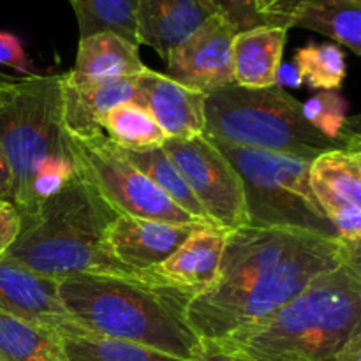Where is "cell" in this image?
<instances>
[{"label":"cell","instance_id":"obj_29","mask_svg":"<svg viewBox=\"0 0 361 361\" xmlns=\"http://www.w3.org/2000/svg\"><path fill=\"white\" fill-rule=\"evenodd\" d=\"M0 66L16 69L23 76H34V66L28 60L27 51L20 37L6 30H0Z\"/></svg>","mask_w":361,"mask_h":361},{"label":"cell","instance_id":"obj_13","mask_svg":"<svg viewBox=\"0 0 361 361\" xmlns=\"http://www.w3.org/2000/svg\"><path fill=\"white\" fill-rule=\"evenodd\" d=\"M201 226L118 215L106 231V247L126 267L155 271Z\"/></svg>","mask_w":361,"mask_h":361},{"label":"cell","instance_id":"obj_2","mask_svg":"<svg viewBox=\"0 0 361 361\" xmlns=\"http://www.w3.org/2000/svg\"><path fill=\"white\" fill-rule=\"evenodd\" d=\"M118 217L85 176L74 171L66 185L21 221V231L2 261L48 279L113 275L148 284H169L155 271L126 267L106 247V231ZM175 286V284H173Z\"/></svg>","mask_w":361,"mask_h":361},{"label":"cell","instance_id":"obj_25","mask_svg":"<svg viewBox=\"0 0 361 361\" xmlns=\"http://www.w3.org/2000/svg\"><path fill=\"white\" fill-rule=\"evenodd\" d=\"M126 157L140 169L141 173L148 176L155 183L159 190L166 194L176 207L185 210L187 214L192 215L197 221L210 224V221L204 215L203 208L200 207L197 200L194 197L192 190L185 183L183 176L180 175L178 169L171 162V159L166 155V152L161 148H152V150L141 152H127L123 150ZM212 226V224H210Z\"/></svg>","mask_w":361,"mask_h":361},{"label":"cell","instance_id":"obj_12","mask_svg":"<svg viewBox=\"0 0 361 361\" xmlns=\"http://www.w3.org/2000/svg\"><path fill=\"white\" fill-rule=\"evenodd\" d=\"M0 312L37 324L60 337L90 335L62 305L55 279L0 259Z\"/></svg>","mask_w":361,"mask_h":361},{"label":"cell","instance_id":"obj_20","mask_svg":"<svg viewBox=\"0 0 361 361\" xmlns=\"http://www.w3.org/2000/svg\"><path fill=\"white\" fill-rule=\"evenodd\" d=\"M288 27L314 30L361 55V0H298Z\"/></svg>","mask_w":361,"mask_h":361},{"label":"cell","instance_id":"obj_32","mask_svg":"<svg viewBox=\"0 0 361 361\" xmlns=\"http://www.w3.org/2000/svg\"><path fill=\"white\" fill-rule=\"evenodd\" d=\"M298 0H257V6L267 16L277 21L279 25L288 27V14ZM289 28V27H288Z\"/></svg>","mask_w":361,"mask_h":361},{"label":"cell","instance_id":"obj_26","mask_svg":"<svg viewBox=\"0 0 361 361\" xmlns=\"http://www.w3.org/2000/svg\"><path fill=\"white\" fill-rule=\"evenodd\" d=\"M62 348L67 361H187L147 345L97 335L62 337Z\"/></svg>","mask_w":361,"mask_h":361},{"label":"cell","instance_id":"obj_19","mask_svg":"<svg viewBox=\"0 0 361 361\" xmlns=\"http://www.w3.org/2000/svg\"><path fill=\"white\" fill-rule=\"evenodd\" d=\"M147 69L140 56V46L113 32H101L80 39L71 74L83 80H115L137 78Z\"/></svg>","mask_w":361,"mask_h":361},{"label":"cell","instance_id":"obj_16","mask_svg":"<svg viewBox=\"0 0 361 361\" xmlns=\"http://www.w3.org/2000/svg\"><path fill=\"white\" fill-rule=\"evenodd\" d=\"M137 78L83 80L71 73L62 78L63 127L73 136L102 133L101 120L109 109L134 101Z\"/></svg>","mask_w":361,"mask_h":361},{"label":"cell","instance_id":"obj_6","mask_svg":"<svg viewBox=\"0 0 361 361\" xmlns=\"http://www.w3.org/2000/svg\"><path fill=\"white\" fill-rule=\"evenodd\" d=\"M62 78L0 73V143L13 173V204L23 212L37 173L71 159L62 118Z\"/></svg>","mask_w":361,"mask_h":361},{"label":"cell","instance_id":"obj_22","mask_svg":"<svg viewBox=\"0 0 361 361\" xmlns=\"http://www.w3.org/2000/svg\"><path fill=\"white\" fill-rule=\"evenodd\" d=\"M101 129L113 145L127 152L161 148L168 140L150 111L134 101L109 109L102 116Z\"/></svg>","mask_w":361,"mask_h":361},{"label":"cell","instance_id":"obj_30","mask_svg":"<svg viewBox=\"0 0 361 361\" xmlns=\"http://www.w3.org/2000/svg\"><path fill=\"white\" fill-rule=\"evenodd\" d=\"M21 231V215L13 203L0 201V259L16 242Z\"/></svg>","mask_w":361,"mask_h":361},{"label":"cell","instance_id":"obj_34","mask_svg":"<svg viewBox=\"0 0 361 361\" xmlns=\"http://www.w3.org/2000/svg\"><path fill=\"white\" fill-rule=\"evenodd\" d=\"M275 85L277 87L284 88V85H289V87H302V78H300L298 69H296L295 63H284V66L279 67L277 78H275Z\"/></svg>","mask_w":361,"mask_h":361},{"label":"cell","instance_id":"obj_18","mask_svg":"<svg viewBox=\"0 0 361 361\" xmlns=\"http://www.w3.org/2000/svg\"><path fill=\"white\" fill-rule=\"evenodd\" d=\"M288 27L267 25L238 32L233 39V81L243 88L274 87L282 66Z\"/></svg>","mask_w":361,"mask_h":361},{"label":"cell","instance_id":"obj_8","mask_svg":"<svg viewBox=\"0 0 361 361\" xmlns=\"http://www.w3.org/2000/svg\"><path fill=\"white\" fill-rule=\"evenodd\" d=\"M66 143L76 171L101 192L118 215L173 224L210 226L176 207L104 133L73 136L66 130Z\"/></svg>","mask_w":361,"mask_h":361},{"label":"cell","instance_id":"obj_4","mask_svg":"<svg viewBox=\"0 0 361 361\" xmlns=\"http://www.w3.org/2000/svg\"><path fill=\"white\" fill-rule=\"evenodd\" d=\"M360 328L361 257H353L263 323L217 344L245 361H338Z\"/></svg>","mask_w":361,"mask_h":361},{"label":"cell","instance_id":"obj_33","mask_svg":"<svg viewBox=\"0 0 361 361\" xmlns=\"http://www.w3.org/2000/svg\"><path fill=\"white\" fill-rule=\"evenodd\" d=\"M0 201L13 203V173H11V166L2 143H0Z\"/></svg>","mask_w":361,"mask_h":361},{"label":"cell","instance_id":"obj_21","mask_svg":"<svg viewBox=\"0 0 361 361\" xmlns=\"http://www.w3.org/2000/svg\"><path fill=\"white\" fill-rule=\"evenodd\" d=\"M0 361H67L62 337L0 312Z\"/></svg>","mask_w":361,"mask_h":361},{"label":"cell","instance_id":"obj_14","mask_svg":"<svg viewBox=\"0 0 361 361\" xmlns=\"http://www.w3.org/2000/svg\"><path fill=\"white\" fill-rule=\"evenodd\" d=\"M207 94L178 83L168 74L147 69L137 76L134 102L150 111L168 140H190L207 133Z\"/></svg>","mask_w":361,"mask_h":361},{"label":"cell","instance_id":"obj_23","mask_svg":"<svg viewBox=\"0 0 361 361\" xmlns=\"http://www.w3.org/2000/svg\"><path fill=\"white\" fill-rule=\"evenodd\" d=\"M69 2L76 14L80 39L101 32H113L137 44V0H69Z\"/></svg>","mask_w":361,"mask_h":361},{"label":"cell","instance_id":"obj_35","mask_svg":"<svg viewBox=\"0 0 361 361\" xmlns=\"http://www.w3.org/2000/svg\"><path fill=\"white\" fill-rule=\"evenodd\" d=\"M338 361H361V328L349 338V342L338 356Z\"/></svg>","mask_w":361,"mask_h":361},{"label":"cell","instance_id":"obj_3","mask_svg":"<svg viewBox=\"0 0 361 361\" xmlns=\"http://www.w3.org/2000/svg\"><path fill=\"white\" fill-rule=\"evenodd\" d=\"M56 293L67 312L90 335L196 361L201 338L187 319L196 296L190 289L113 275H73L56 281Z\"/></svg>","mask_w":361,"mask_h":361},{"label":"cell","instance_id":"obj_27","mask_svg":"<svg viewBox=\"0 0 361 361\" xmlns=\"http://www.w3.org/2000/svg\"><path fill=\"white\" fill-rule=\"evenodd\" d=\"M295 66L302 83L314 90H338L348 74L344 51L335 42L303 46L296 51Z\"/></svg>","mask_w":361,"mask_h":361},{"label":"cell","instance_id":"obj_10","mask_svg":"<svg viewBox=\"0 0 361 361\" xmlns=\"http://www.w3.org/2000/svg\"><path fill=\"white\" fill-rule=\"evenodd\" d=\"M317 203L342 243L361 250V152L331 150L310 162Z\"/></svg>","mask_w":361,"mask_h":361},{"label":"cell","instance_id":"obj_7","mask_svg":"<svg viewBox=\"0 0 361 361\" xmlns=\"http://www.w3.org/2000/svg\"><path fill=\"white\" fill-rule=\"evenodd\" d=\"M212 141L242 180L249 226L305 229L338 238L310 187V161L214 137Z\"/></svg>","mask_w":361,"mask_h":361},{"label":"cell","instance_id":"obj_5","mask_svg":"<svg viewBox=\"0 0 361 361\" xmlns=\"http://www.w3.org/2000/svg\"><path fill=\"white\" fill-rule=\"evenodd\" d=\"M302 104L277 85L267 88L228 85L207 94L204 134L224 143L310 162L326 152L351 150L314 129L303 116Z\"/></svg>","mask_w":361,"mask_h":361},{"label":"cell","instance_id":"obj_1","mask_svg":"<svg viewBox=\"0 0 361 361\" xmlns=\"http://www.w3.org/2000/svg\"><path fill=\"white\" fill-rule=\"evenodd\" d=\"M361 250L305 229L243 226L228 233L217 277L189 303L187 319L201 341L222 342L257 326L317 277Z\"/></svg>","mask_w":361,"mask_h":361},{"label":"cell","instance_id":"obj_9","mask_svg":"<svg viewBox=\"0 0 361 361\" xmlns=\"http://www.w3.org/2000/svg\"><path fill=\"white\" fill-rule=\"evenodd\" d=\"M212 226L231 233L249 224L242 180L210 136L166 140L162 145Z\"/></svg>","mask_w":361,"mask_h":361},{"label":"cell","instance_id":"obj_15","mask_svg":"<svg viewBox=\"0 0 361 361\" xmlns=\"http://www.w3.org/2000/svg\"><path fill=\"white\" fill-rule=\"evenodd\" d=\"M215 14L210 0H137V44L150 46L166 60L171 49Z\"/></svg>","mask_w":361,"mask_h":361},{"label":"cell","instance_id":"obj_28","mask_svg":"<svg viewBox=\"0 0 361 361\" xmlns=\"http://www.w3.org/2000/svg\"><path fill=\"white\" fill-rule=\"evenodd\" d=\"M210 4L236 32L279 25L259 9L257 0H210Z\"/></svg>","mask_w":361,"mask_h":361},{"label":"cell","instance_id":"obj_24","mask_svg":"<svg viewBox=\"0 0 361 361\" xmlns=\"http://www.w3.org/2000/svg\"><path fill=\"white\" fill-rule=\"evenodd\" d=\"M348 101L338 90H319L302 104L307 122L326 137L361 150L360 116L348 115Z\"/></svg>","mask_w":361,"mask_h":361},{"label":"cell","instance_id":"obj_11","mask_svg":"<svg viewBox=\"0 0 361 361\" xmlns=\"http://www.w3.org/2000/svg\"><path fill=\"white\" fill-rule=\"evenodd\" d=\"M238 32L215 14L166 59L168 76L192 90L214 92L233 85V39Z\"/></svg>","mask_w":361,"mask_h":361},{"label":"cell","instance_id":"obj_31","mask_svg":"<svg viewBox=\"0 0 361 361\" xmlns=\"http://www.w3.org/2000/svg\"><path fill=\"white\" fill-rule=\"evenodd\" d=\"M196 361H245L242 356L229 349L222 348L221 344L212 341H201L200 353H197Z\"/></svg>","mask_w":361,"mask_h":361},{"label":"cell","instance_id":"obj_17","mask_svg":"<svg viewBox=\"0 0 361 361\" xmlns=\"http://www.w3.org/2000/svg\"><path fill=\"white\" fill-rule=\"evenodd\" d=\"M228 231L215 226H201L169 259H166L155 274L169 284L197 293L210 288L217 277L224 252Z\"/></svg>","mask_w":361,"mask_h":361}]
</instances>
